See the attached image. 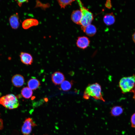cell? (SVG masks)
Listing matches in <instances>:
<instances>
[{"label":"cell","instance_id":"8992f818","mask_svg":"<svg viewBox=\"0 0 135 135\" xmlns=\"http://www.w3.org/2000/svg\"><path fill=\"white\" fill-rule=\"evenodd\" d=\"M65 78L64 74L59 72H56L52 75V79L53 83L56 85L61 84L64 80Z\"/></svg>","mask_w":135,"mask_h":135},{"label":"cell","instance_id":"9a60e30c","mask_svg":"<svg viewBox=\"0 0 135 135\" xmlns=\"http://www.w3.org/2000/svg\"><path fill=\"white\" fill-rule=\"evenodd\" d=\"M123 111L124 109L122 106H115L111 108L110 114L112 116H117L121 115L123 112Z\"/></svg>","mask_w":135,"mask_h":135},{"label":"cell","instance_id":"ffe728a7","mask_svg":"<svg viewBox=\"0 0 135 135\" xmlns=\"http://www.w3.org/2000/svg\"><path fill=\"white\" fill-rule=\"evenodd\" d=\"M130 122L132 127L135 128V113L132 115L130 118Z\"/></svg>","mask_w":135,"mask_h":135},{"label":"cell","instance_id":"9c48e42d","mask_svg":"<svg viewBox=\"0 0 135 135\" xmlns=\"http://www.w3.org/2000/svg\"><path fill=\"white\" fill-rule=\"evenodd\" d=\"M20 57L21 62L27 65L32 64L33 62V59L32 55L30 54L24 52L20 53Z\"/></svg>","mask_w":135,"mask_h":135},{"label":"cell","instance_id":"4fadbf2b","mask_svg":"<svg viewBox=\"0 0 135 135\" xmlns=\"http://www.w3.org/2000/svg\"><path fill=\"white\" fill-rule=\"evenodd\" d=\"M84 32L88 36H92L96 33V30L94 25L90 24L85 27L81 28Z\"/></svg>","mask_w":135,"mask_h":135},{"label":"cell","instance_id":"6da1fadb","mask_svg":"<svg viewBox=\"0 0 135 135\" xmlns=\"http://www.w3.org/2000/svg\"><path fill=\"white\" fill-rule=\"evenodd\" d=\"M119 86L123 94L132 93L135 100V74L122 78L119 82Z\"/></svg>","mask_w":135,"mask_h":135},{"label":"cell","instance_id":"603a6c76","mask_svg":"<svg viewBox=\"0 0 135 135\" xmlns=\"http://www.w3.org/2000/svg\"><path fill=\"white\" fill-rule=\"evenodd\" d=\"M132 38L133 42L135 44V32L132 35Z\"/></svg>","mask_w":135,"mask_h":135},{"label":"cell","instance_id":"e0dca14e","mask_svg":"<svg viewBox=\"0 0 135 135\" xmlns=\"http://www.w3.org/2000/svg\"><path fill=\"white\" fill-rule=\"evenodd\" d=\"M21 94L24 98L28 99L32 96L33 92L32 90L28 87H26L24 88L22 90Z\"/></svg>","mask_w":135,"mask_h":135},{"label":"cell","instance_id":"2e32d148","mask_svg":"<svg viewBox=\"0 0 135 135\" xmlns=\"http://www.w3.org/2000/svg\"><path fill=\"white\" fill-rule=\"evenodd\" d=\"M103 20L106 24L110 25L114 23L115 21V18L112 13H109L106 14L104 16Z\"/></svg>","mask_w":135,"mask_h":135},{"label":"cell","instance_id":"30bf717a","mask_svg":"<svg viewBox=\"0 0 135 135\" xmlns=\"http://www.w3.org/2000/svg\"><path fill=\"white\" fill-rule=\"evenodd\" d=\"M39 24L38 20L33 18L26 19L23 22L22 26L24 29H27L34 26H37Z\"/></svg>","mask_w":135,"mask_h":135},{"label":"cell","instance_id":"44dd1931","mask_svg":"<svg viewBox=\"0 0 135 135\" xmlns=\"http://www.w3.org/2000/svg\"><path fill=\"white\" fill-rule=\"evenodd\" d=\"M16 1L18 5L20 7H21L22 6V4L23 3L28 2V0H16Z\"/></svg>","mask_w":135,"mask_h":135},{"label":"cell","instance_id":"8fae6325","mask_svg":"<svg viewBox=\"0 0 135 135\" xmlns=\"http://www.w3.org/2000/svg\"><path fill=\"white\" fill-rule=\"evenodd\" d=\"M9 22L10 25L12 28L14 29H17L20 25L18 14L16 13L11 16L9 18Z\"/></svg>","mask_w":135,"mask_h":135},{"label":"cell","instance_id":"3957f363","mask_svg":"<svg viewBox=\"0 0 135 135\" xmlns=\"http://www.w3.org/2000/svg\"><path fill=\"white\" fill-rule=\"evenodd\" d=\"M0 104L8 109H13L17 108L20 106L17 97L14 95L9 94L0 98Z\"/></svg>","mask_w":135,"mask_h":135},{"label":"cell","instance_id":"5bb4252c","mask_svg":"<svg viewBox=\"0 0 135 135\" xmlns=\"http://www.w3.org/2000/svg\"><path fill=\"white\" fill-rule=\"evenodd\" d=\"M28 87L31 90H35L38 88L40 85V82L35 78L30 79L28 82Z\"/></svg>","mask_w":135,"mask_h":135},{"label":"cell","instance_id":"d6986e66","mask_svg":"<svg viewBox=\"0 0 135 135\" xmlns=\"http://www.w3.org/2000/svg\"><path fill=\"white\" fill-rule=\"evenodd\" d=\"M74 0H58V3L61 8H64L67 5H71Z\"/></svg>","mask_w":135,"mask_h":135},{"label":"cell","instance_id":"ac0fdd59","mask_svg":"<svg viewBox=\"0 0 135 135\" xmlns=\"http://www.w3.org/2000/svg\"><path fill=\"white\" fill-rule=\"evenodd\" d=\"M72 84V82L64 80L61 84L60 87L64 91H68L71 88Z\"/></svg>","mask_w":135,"mask_h":135},{"label":"cell","instance_id":"7402d4cb","mask_svg":"<svg viewBox=\"0 0 135 135\" xmlns=\"http://www.w3.org/2000/svg\"><path fill=\"white\" fill-rule=\"evenodd\" d=\"M3 120L2 119L0 118V130L3 128Z\"/></svg>","mask_w":135,"mask_h":135},{"label":"cell","instance_id":"52a82bcc","mask_svg":"<svg viewBox=\"0 0 135 135\" xmlns=\"http://www.w3.org/2000/svg\"><path fill=\"white\" fill-rule=\"evenodd\" d=\"M90 41L86 37L82 36L78 38L76 42V45L78 48L84 49L89 46Z\"/></svg>","mask_w":135,"mask_h":135},{"label":"cell","instance_id":"277c9868","mask_svg":"<svg viewBox=\"0 0 135 135\" xmlns=\"http://www.w3.org/2000/svg\"><path fill=\"white\" fill-rule=\"evenodd\" d=\"M77 1L82 14V17L80 25L81 26V28L84 27L91 24L93 19V15L88 9L84 6L80 0Z\"/></svg>","mask_w":135,"mask_h":135},{"label":"cell","instance_id":"ba28073f","mask_svg":"<svg viewBox=\"0 0 135 135\" xmlns=\"http://www.w3.org/2000/svg\"><path fill=\"white\" fill-rule=\"evenodd\" d=\"M12 82L14 86L17 87H20L24 85V80L22 76L17 74L13 76L12 79Z\"/></svg>","mask_w":135,"mask_h":135},{"label":"cell","instance_id":"7c38bea8","mask_svg":"<svg viewBox=\"0 0 135 135\" xmlns=\"http://www.w3.org/2000/svg\"><path fill=\"white\" fill-rule=\"evenodd\" d=\"M82 17V14L80 10L74 11L71 15V18L72 21L78 24H80Z\"/></svg>","mask_w":135,"mask_h":135},{"label":"cell","instance_id":"5b68a950","mask_svg":"<svg viewBox=\"0 0 135 135\" xmlns=\"http://www.w3.org/2000/svg\"><path fill=\"white\" fill-rule=\"evenodd\" d=\"M32 119L28 118L24 120L21 128V132L24 135H29L31 133L32 128L36 126Z\"/></svg>","mask_w":135,"mask_h":135},{"label":"cell","instance_id":"7a4b0ae2","mask_svg":"<svg viewBox=\"0 0 135 135\" xmlns=\"http://www.w3.org/2000/svg\"><path fill=\"white\" fill-rule=\"evenodd\" d=\"M90 97L96 100L105 101L102 94L101 86L98 83L89 84L86 87L84 92V98L88 100Z\"/></svg>","mask_w":135,"mask_h":135}]
</instances>
